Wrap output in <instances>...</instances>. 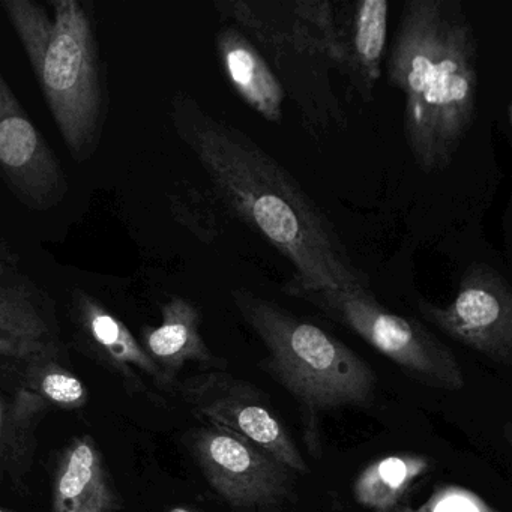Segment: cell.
I'll return each instance as SVG.
<instances>
[{
    "label": "cell",
    "instance_id": "cell-1",
    "mask_svg": "<svg viewBox=\"0 0 512 512\" xmlns=\"http://www.w3.org/2000/svg\"><path fill=\"white\" fill-rule=\"evenodd\" d=\"M170 118L224 205L295 268L286 293L367 286L319 206L259 143L185 92Z\"/></svg>",
    "mask_w": 512,
    "mask_h": 512
},
{
    "label": "cell",
    "instance_id": "cell-2",
    "mask_svg": "<svg viewBox=\"0 0 512 512\" xmlns=\"http://www.w3.org/2000/svg\"><path fill=\"white\" fill-rule=\"evenodd\" d=\"M388 80L404 95V137L413 160L424 173L445 172L478 101V47L458 0L404 5Z\"/></svg>",
    "mask_w": 512,
    "mask_h": 512
},
{
    "label": "cell",
    "instance_id": "cell-3",
    "mask_svg": "<svg viewBox=\"0 0 512 512\" xmlns=\"http://www.w3.org/2000/svg\"><path fill=\"white\" fill-rule=\"evenodd\" d=\"M233 304L266 347L260 368L298 404L302 436L314 457L322 454V416L346 407H368L376 395L373 368L346 344L277 302L247 289L230 292Z\"/></svg>",
    "mask_w": 512,
    "mask_h": 512
},
{
    "label": "cell",
    "instance_id": "cell-4",
    "mask_svg": "<svg viewBox=\"0 0 512 512\" xmlns=\"http://www.w3.org/2000/svg\"><path fill=\"white\" fill-rule=\"evenodd\" d=\"M4 0L59 133L74 160H91L106 118V86L91 13L79 0Z\"/></svg>",
    "mask_w": 512,
    "mask_h": 512
},
{
    "label": "cell",
    "instance_id": "cell-5",
    "mask_svg": "<svg viewBox=\"0 0 512 512\" xmlns=\"http://www.w3.org/2000/svg\"><path fill=\"white\" fill-rule=\"evenodd\" d=\"M289 295L308 302L332 322L350 329L415 382L449 392L466 386L452 350L418 320L386 310L367 286L295 290Z\"/></svg>",
    "mask_w": 512,
    "mask_h": 512
},
{
    "label": "cell",
    "instance_id": "cell-6",
    "mask_svg": "<svg viewBox=\"0 0 512 512\" xmlns=\"http://www.w3.org/2000/svg\"><path fill=\"white\" fill-rule=\"evenodd\" d=\"M209 487L239 512H275L295 496V472L250 440L218 427L188 436Z\"/></svg>",
    "mask_w": 512,
    "mask_h": 512
},
{
    "label": "cell",
    "instance_id": "cell-7",
    "mask_svg": "<svg viewBox=\"0 0 512 512\" xmlns=\"http://www.w3.org/2000/svg\"><path fill=\"white\" fill-rule=\"evenodd\" d=\"M181 392L203 424L250 440L298 475L310 473L286 424L253 383L226 371H205L188 377Z\"/></svg>",
    "mask_w": 512,
    "mask_h": 512
},
{
    "label": "cell",
    "instance_id": "cell-8",
    "mask_svg": "<svg viewBox=\"0 0 512 512\" xmlns=\"http://www.w3.org/2000/svg\"><path fill=\"white\" fill-rule=\"evenodd\" d=\"M421 316L443 334L500 365L512 362V293L508 281L488 265L464 272L448 305L416 301Z\"/></svg>",
    "mask_w": 512,
    "mask_h": 512
},
{
    "label": "cell",
    "instance_id": "cell-9",
    "mask_svg": "<svg viewBox=\"0 0 512 512\" xmlns=\"http://www.w3.org/2000/svg\"><path fill=\"white\" fill-rule=\"evenodd\" d=\"M0 176L14 196L35 211L55 208L68 191L58 157L32 124L0 73Z\"/></svg>",
    "mask_w": 512,
    "mask_h": 512
},
{
    "label": "cell",
    "instance_id": "cell-10",
    "mask_svg": "<svg viewBox=\"0 0 512 512\" xmlns=\"http://www.w3.org/2000/svg\"><path fill=\"white\" fill-rule=\"evenodd\" d=\"M55 317L40 290L17 269L0 274V361L26 367L58 359Z\"/></svg>",
    "mask_w": 512,
    "mask_h": 512
},
{
    "label": "cell",
    "instance_id": "cell-11",
    "mask_svg": "<svg viewBox=\"0 0 512 512\" xmlns=\"http://www.w3.org/2000/svg\"><path fill=\"white\" fill-rule=\"evenodd\" d=\"M389 2H335L337 68L365 101L373 95L388 38Z\"/></svg>",
    "mask_w": 512,
    "mask_h": 512
},
{
    "label": "cell",
    "instance_id": "cell-12",
    "mask_svg": "<svg viewBox=\"0 0 512 512\" xmlns=\"http://www.w3.org/2000/svg\"><path fill=\"white\" fill-rule=\"evenodd\" d=\"M122 503L103 452L89 434L62 452L53 482V512H119Z\"/></svg>",
    "mask_w": 512,
    "mask_h": 512
},
{
    "label": "cell",
    "instance_id": "cell-13",
    "mask_svg": "<svg viewBox=\"0 0 512 512\" xmlns=\"http://www.w3.org/2000/svg\"><path fill=\"white\" fill-rule=\"evenodd\" d=\"M73 316L86 344L134 385L143 386L140 374L151 377L158 385H167L160 368L149 358L140 341L97 299L76 290Z\"/></svg>",
    "mask_w": 512,
    "mask_h": 512
},
{
    "label": "cell",
    "instance_id": "cell-14",
    "mask_svg": "<svg viewBox=\"0 0 512 512\" xmlns=\"http://www.w3.org/2000/svg\"><path fill=\"white\" fill-rule=\"evenodd\" d=\"M215 46L224 76L239 98L265 121L281 122L286 91L257 47L233 26L217 32Z\"/></svg>",
    "mask_w": 512,
    "mask_h": 512
},
{
    "label": "cell",
    "instance_id": "cell-15",
    "mask_svg": "<svg viewBox=\"0 0 512 512\" xmlns=\"http://www.w3.org/2000/svg\"><path fill=\"white\" fill-rule=\"evenodd\" d=\"M200 326L202 314L199 308L188 299L173 296L161 308L160 325L143 329L140 344L160 368L167 385L188 362L215 368L224 364L203 340Z\"/></svg>",
    "mask_w": 512,
    "mask_h": 512
},
{
    "label": "cell",
    "instance_id": "cell-16",
    "mask_svg": "<svg viewBox=\"0 0 512 512\" xmlns=\"http://www.w3.org/2000/svg\"><path fill=\"white\" fill-rule=\"evenodd\" d=\"M433 467V458L413 452L377 458L353 481V499L367 511L394 512Z\"/></svg>",
    "mask_w": 512,
    "mask_h": 512
},
{
    "label": "cell",
    "instance_id": "cell-17",
    "mask_svg": "<svg viewBox=\"0 0 512 512\" xmlns=\"http://www.w3.org/2000/svg\"><path fill=\"white\" fill-rule=\"evenodd\" d=\"M44 403L26 388L0 392V481L14 478L31 461L35 424Z\"/></svg>",
    "mask_w": 512,
    "mask_h": 512
},
{
    "label": "cell",
    "instance_id": "cell-18",
    "mask_svg": "<svg viewBox=\"0 0 512 512\" xmlns=\"http://www.w3.org/2000/svg\"><path fill=\"white\" fill-rule=\"evenodd\" d=\"M26 389L37 395L44 404L80 409L88 404V389L82 380L56 359L35 362L26 367Z\"/></svg>",
    "mask_w": 512,
    "mask_h": 512
},
{
    "label": "cell",
    "instance_id": "cell-19",
    "mask_svg": "<svg viewBox=\"0 0 512 512\" xmlns=\"http://www.w3.org/2000/svg\"><path fill=\"white\" fill-rule=\"evenodd\" d=\"M394 512H500L475 491L457 484H440L419 506L403 505Z\"/></svg>",
    "mask_w": 512,
    "mask_h": 512
},
{
    "label": "cell",
    "instance_id": "cell-20",
    "mask_svg": "<svg viewBox=\"0 0 512 512\" xmlns=\"http://www.w3.org/2000/svg\"><path fill=\"white\" fill-rule=\"evenodd\" d=\"M17 265H19V256L16 251L11 250L10 245L0 239V274L10 269H17Z\"/></svg>",
    "mask_w": 512,
    "mask_h": 512
},
{
    "label": "cell",
    "instance_id": "cell-21",
    "mask_svg": "<svg viewBox=\"0 0 512 512\" xmlns=\"http://www.w3.org/2000/svg\"><path fill=\"white\" fill-rule=\"evenodd\" d=\"M169 512H203L202 509L191 508V506H175Z\"/></svg>",
    "mask_w": 512,
    "mask_h": 512
},
{
    "label": "cell",
    "instance_id": "cell-22",
    "mask_svg": "<svg viewBox=\"0 0 512 512\" xmlns=\"http://www.w3.org/2000/svg\"><path fill=\"white\" fill-rule=\"evenodd\" d=\"M0 512H7L5 509L0 508Z\"/></svg>",
    "mask_w": 512,
    "mask_h": 512
}]
</instances>
